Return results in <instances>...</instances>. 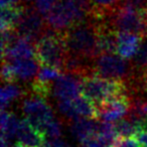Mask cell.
Returning a JSON list of instances; mask_svg holds the SVG:
<instances>
[{"instance_id":"6da1fadb","label":"cell","mask_w":147,"mask_h":147,"mask_svg":"<svg viewBox=\"0 0 147 147\" xmlns=\"http://www.w3.org/2000/svg\"><path fill=\"white\" fill-rule=\"evenodd\" d=\"M67 55L92 65L101 55L98 43V21L92 16L63 32Z\"/></svg>"},{"instance_id":"d6986e66","label":"cell","mask_w":147,"mask_h":147,"mask_svg":"<svg viewBox=\"0 0 147 147\" xmlns=\"http://www.w3.org/2000/svg\"><path fill=\"white\" fill-rule=\"evenodd\" d=\"M19 122L20 121L17 120L16 116L12 112L2 109V112H1V132L2 134L1 135L5 136L7 139L16 136Z\"/></svg>"},{"instance_id":"4dcf8cb0","label":"cell","mask_w":147,"mask_h":147,"mask_svg":"<svg viewBox=\"0 0 147 147\" xmlns=\"http://www.w3.org/2000/svg\"><path fill=\"white\" fill-rule=\"evenodd\" d=\"M1 147H10L8 143V139L3 135H1Z\"/></svg>"},{"instance_id":"52a82bcc","label":"cell","mask_w":147,"mask_h":147,"mask_svg":"<svg viewBox=\"0 0 147 147\" xmlns=\"http://www.w3.org/2000/svg\"><path fill=\"white\" fill-rule=\"evenodd\" d=\"M20 108L25 118L40 130L45 124L53 120V108L47 102V99L27 91L21 100Z\"/></svg>"},{"instance_id":"5bb4252c","label":"cell","mask_w":147,"mask_h":147,"mask_svg":"<svg viewBox=\"0 0 147 147\" xmlns=\"http://www.w3.org/2000/svg\"><path fill=\"white\" fill-rule=\"evenodd\" d=\"M71 131L73 135L78 139L80 142H83L87 138L97 134L98 132L99 123L96 119L86 118V117H79L69 123Z\"/></svg>"},{"instance_id":"83f0119b","label":"cell","mask_w":147,"mask_h":147,"mask_svg":"<svg viewBox=\"0 0 147 147\" xmlns=\"http://www.w3.org/2000/svg\"><path fill=\"white\" fill-rule=\"evenodd\" d=\"M57 0H33V5L34 7L43 15L47 14L51 11V9L55 6Z\"/></svg>"},{"instance_id":"44dd1931","label":"cell","mask_w":147,"mask_h":147,"mask_svg":"<svg viewBox=\"0 0 147 147\" xmlns=\"http://www.w3.org/2000/svg\"><path fill=\"white\" fill-rule=\"evenodd\" d=\"M118 136H136L138 132V121L131 119L130 117L125 116V118H121L115 123Z\"/></svg>"},{"instance_id":"d4e9b609","label":"cell","mask_w":147,"mask_h":147,"mask_svg":"<svg viewBox=\"0 0 147 147\" xmlns=\"http://www.w3.org/2000/svg\"><path fill=\"white\" fill-rule=\"evenodd\" d=\"M1 78L2 82L6 84L15 83L17 80V77L15 75L14 69L12 67V63L9 61L2 59V71H1Z\"/></svg>"},{"instance_id":"8992f818","label":"cell","mask_w":147,"mask_h":147,"mask_svg":"<svg viewBox=\"0 0 147 147\" xmlns=\"http://www.w3.org/2000/svg\"><path fill=\"white\" fill-rule=\"evenodd\" d=\"M92 71L104 78L129 82L134 74V67L131 61L116 53H101L93 59Z\"/></svg>"},{"instance_id":"5b68a950","label":"cell","mask_w":147,"mask_h":147,"mask_svg":"<svg viewBox=\"0 0 147 147\" xmlns=\"http://www.w3.org/2000/svg\"><path fill=\"white\" fill-rule=\"evenodd\" d=\"M116 31H128L144 37L147 35V13L144 8L121 3L105 19Z\"/></svg>"},{"instance_id":"9a60e30c","label":"cell","mask_w":147,"mask_h":147,"mask_svg":"<svg viewBox=\"0 0 147 147\" xmlns=\"http://www.w3.org/2000/svg\"><path fill=\"white\" fill-rule=\"evenodd\" d=\"M9 61L12 63L17 79H20L22 81H29L32 78H35L40 65L35 57L17 59Z\"/></svg>"},{"instance_id":"4316f807","label":"cell","mask_w":147,"mask_h":147,"mask_svg":"<svg viewBox=\"0 0 147 147\" xmlns=\"http://www.w3.org/2000/svg\"><path fill=\"white\" fill-rule=\"evenodd\" d=\"M41 130L45 132V135L49 137V138H59L61 134V126L59 122L55 121V119L45 124V126L41 128Z\"/></svg>"},{"instance_id":"f546056e","label":"cell","mask_w":147,"mask_h":147,"mask_svg":"<svg viewBox=\"0 0 147 147\" xmlns=\"http://www.w3.org/2000/svg\"><path fill=\"white\" fill-rule=\"evenodd\" d=\"M22 4L21 0H1V7H9V6H15V5Z\"/></svg>"},{"instance_id":"f1b7e54d","label":"cell","mask_w":147,"mask_h":147,"mask_svg":"<svg viewBox=\"0 0 147 147\" xmlns=\"http://www.w3.org/2000/svg\"><path fill=\"white\" fill-rule=\"evenodd\" d=\"M82 147H109L100 137L98 134H95L93 136L87 138L83 142H81Z\"/></svg>"},{"instance_id":"e0dca14e","label":"cell","mask_w":147,"mask_h":147,"mask_svg":"<svg viewBox=\"0 0 147 147\" xmlns=\"http://www.w3.org/2000/svg\"><path fill=\"white\" fill-rule=\"evenodd\" d=\"M24 4L15 5L2 8L1 11V30L5 29H15L17 26L20 16L22 14Z\"/></svg>"},{"instance_id":"603a6c76","label":"cell","mask_w":147,"mask_h":147,"mask_svg":"<svg viewBox=\"0 0 147 147\" xmlns=\"http://www.w3.org/2000/svg\"><path fill=\"white\" fill-rule=\"evenodd\" d=\"M97 134L109 147H110L111 143L114 141V139L118 136L115 124L109 122V121H103V122L99 123Z\"/></svg>"},{"instance_id":"cb8c5ba5","label":"cell","mask_w":147,"mask_h":147,"mask_svg":"<svg viewBox=\"0 0 147 147\" xmlns=\"http://www.w3.org/2000/svg\"><path fill=\"white\" fill-rule=\"evenodd\" d=\"M61 74L63 73L61 71L55 69V67L41 65L34 79H36L37 81L41 83H45V84H53L55 81L61 76Z\"/></svg>"},{"instance_id":"1f68e13d","label":"cell","mask_w":147,"mask_h":147,"mask_svg":"<svg viewBox=\"0 0 147 147\" xmlns=\"http://www.w3.org/2000/svg\"><path fill=\"white\" fill-rule=\"evenodd\" d=\"M13 147H29V146H26V145H23V144H21V143L17 142Z\"/></svg>"},{"instance_id":"277c9868","label":"cell","mask_w":147,"mask_h":147,"mask_svg":"<svg viewBox=\"0 0 147 147\" xmlns=\"http://www.w3.org/2000/svg\"><path fill=\"white\" fill-rule=\"evenodd\" d=\"M35 59L40 65L51 67L65 73L67 49L63 32L47 30L35 43Z\"/></svg>"},{"instance_id":"ffe728a7","label":"cell","mask_w":147,"mask_h":147,"mask_svg":"<svg viewBox=\"0 0 147 147\" xmlns=\"http://www.w3.org/2000/svg\"><path fill=\"white\" fill-rule=\"evenodd\" d=\"M26 94V91L21 89L14 83L6 84L1 89V108L5 109L12 101L23 98Z\"/></svg>"},{"instance_id":"ac0fdd59","label":"cell","mask_w":147,"mask_h":147,"mask_svg":"<svg viewBox=\"0 0 147 147\" xmlns=\"http://www.w3.org/2000/svg\"><path fill=\"white\" fill-rule=\"evenodd\" d=\"M74 110L76 112L78 117H86V118L96 119L98 118L97 108L90 100L84 97L83 95L79 96L78 98L71 100Z\"/></svg>"},{"instance_id":"484cf974","label":"cell","mask_w":147,"mask_h":147,"mask_svg":"<svg viewBox=\"0 0 147 147\" xmlns=\"http://www.w3.org/2000/svg\"><path fill=\"white\" fill-rule=\"evenodd\" d=\"M110 147H140L136 136H117Z\"/></svg>"},{"instance_id":"7c38bea8","label":"cell","mask_w":147,"mask_h":147,"mask_svg":"<svg viewBox=\"0 0 147 147\" xmlns=\"http://www.w3.org/2000/svg\"><path fill=\"white\" fill-rule=\"evenodd\" d=\"M1 53L2 59L5 61L35 57V42L27 37L19 35L16 40Z\"/></svg>"},{"instance_id":"7a4b0ae2","label":"cell","mask_w":147,"mask_h":147,"mask_svg":"<svg viewBox=\"0 0 147 147\" xmlns=\"http://www.w3.org/2000/svg\"><path fill=\"white\" fill-rule=\"evenodd\" d=\"M91 15L89 0H57L45 16L47 25L55 32H65Z\"/></svg>"},{"instance_id":"9c48e42d","label":"cell","mask_w":147,"mask_h":147,"mask_svg":"<svg viewBox=\"0 0 147 147\" xmlns=\"http://www.w3.org/2000/svg\"><path fill=\"white\" fill-rule=\"evenodd\" d=\"M133 95L127 94L117 98L111 99L99 105L97 108L98 120L101 121H117L127 116L132 103Z\"/></svg>"},{"instance_id":"4fadbf2b","label":"cell","mask_w":147,"mask_h":147,"mask_svg":"<svg viewBox=\"0 0 147 147\" xmlns=\"http://www.w3.org/2000/svg\"><path fill=\"white\" fill-rule=\"evenodd\" d=\"M142 37L128 31H118L117 53L126 59H133L140 47Z\"/></svg>"},{"instance_id":"3957f363","label":"cell","mask_w":147,"mask_h":147,"mask_svg":"<svg viewBox=\"0 0 147 147\" xmlns=\"http://www.w3.org/2000/svg\"><path fill=\"white\" fill-rule=\"evenodd\" d=\"M127 94H131V92L125 81L104 78L95 74L82 78V95L96 107Z\"/></svg>"},{"instance_id":"7402d4cb","label":"cell","mask_w":147,"mask_h":147,"mask_svg":"<svg viewBox=\"0 0 147 147\" xmlns=\"http://www.w3.org/2000/svg\"><path fill=\"white\" fill-rule=\"evenodd\" d=\"M131 63L134 67V71H147V35L142 38L140 47Z\"/></svg>"},{"instance_id":"8fae6325","label":"cell","mask_w":147,"mask_h":147,"mask_svg":"<svg viewBox=\"0 0 147 147\" xmlns=\"http://www.w3.org/2000/svg\"><path fill=\"white\" fill-rule=\"evenodd\" d=\"M16 137L19 143L29 147H42L45 141V132L35 127L26 118L22 119L19 122Z\"/></svg>"},{"instance_id":"30bf717a","label":"cell","mask_w":147,"mask_h":147,"mask_svg":"<svg viewBox=\"0 0 147 147\" xmlns=\"http://www.w3.org/2000/svg\"><path fill=\"white\" fill-rule=\"evenodd\" d=\"M53 95L59 100H74L82 95V78L74 74L63 73L55 81Z\"/></svg>"},{"instance_id":"ba28073f","label":"cell","mask_w":147,"mask_h":147,"mask_svg":"<svg viewBox=\"0 0 147 147\" xmlns=\"http://www.w3.org/2000/svg\"><path fill=\"white\" fill-rule=\"evenodd\" d=\"M19 35L24 36L36 43V41L47 32V25L45 18L34 5L24 4L22 14L16 26Z\"/></svg>"},{"instance_id":"2e32d148","label":"cell","mask_w":147,"mask_h":147,"mask_svg":"<svg viewBox=\"0 0 147 147\" xmlns=\"http://www.w3.org/2000/svg\"><path fill=\"white\" fill-rule=\"evenodd\" d=\"M121 1L122 0H89L91 16L98 20H104L121 4Z\"/></svg>"}]
</instances>
